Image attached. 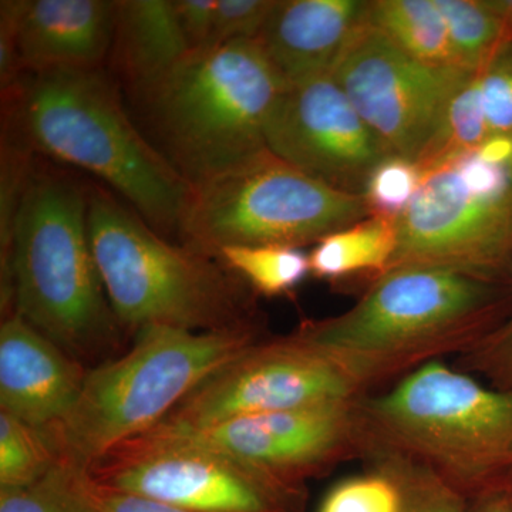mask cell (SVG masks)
<instances>
[{"mask_svg": "<svg viewBox=\"0 0 512 512\" xmlns=\"http://www.w3.org/2000/svg\"><path fill=\"white\" fill-rule=\"evenodd\" d=\"M511 286L434 266L390 268L348 311L292 333L365 394L427 363L470 355L512 316Z\"/></svg>", "mask_w": 512, "mask_h": 512, "instance_id": "obj_1", "label": "cell"}, {"mask_svg": "<svg viewBox=\"0 0 512 512\" xmlns=\"http://www.w3.org/2000/svg\"><path fill=\"white\" fill-rule=\"evenodd\" d=\"M33 153L82 168L121 197L158 231H178L191 184L128 116L120 87L99 69L23 74L2 94Z\"/></svg>", "mask_w": 512, "mask_h": 512, "instance_id": "obj_2", "label": "cell"}, {"mask_svg": "<svg viewBox=\"0 0 512 512\" xmlns=\"http://www.w3.org/2000/svg\"><path fill=\"white\" fill-rule=\"evenodd\" d=\"M83 363L119 338L89 234V190L60 171L33 167L8 259L2 306Z\"/></svg>", "mask_w": 512, "mask_h": 512, "instance_id": "obj_3", "label": "cell"}, {"mask_svg": "<svg viewBox=\"0 0 512 512\" xmlns=\"http://www.w3.org/2000/svg\"><path fill=\"white\" fill-rule=\"evenodd\" d=\"M372 448L429 468L468 501L512 478V387H487L444 360L356 402Z\"/></svg>", "mask_w": 512, "mask_h": 512, "instance_id": "obj_4", "label": "cell"}, {"mask_svg": "<svg viewBox=\"0 0 512 512\" xmlns=\"http://www.w3.org/2000/svg\"><path fill=\"white\" fill-rule=\"evenodd\" d=\"M89 234L104 291L123 325L208 332L261 323L255 292L231 269L165 241L97 187L89 190Z\"/></svg>", "mask_w": 512, "mask_h": 512, "instance_id": "obj_5", "label": "cell"}, {"mask_svg": "<svg viewBox=\"0 0 512 512\" xmlns=\"http://www.w3.org/2000/svg\"><path fill=\"white\" fill-rule=\"evenodd\" d=\"M261 329H138L133 348L89 370L73 409L47 427L63 463L86 471L117 444L154 429L212 373L265 339Z\"/></svg>", "mask_w": 512, "mask_h": 512, "instance_id": "obj_6", "label": "cell"}, {"mask_svg": "<svg viewBox=\"0 0 512 512\" xmlns=\"http://www.w3.org/2000/svg\"><path fill=\"white\" fill-rule=\"evenodd\" d=\"M285 87L256 40H237L188 53L137 100L158 150L194 185L265 150Z\"/></svg>", "mask_w": 512, "mask_h": 512, "instance_id": "obj_7", "label": "cell"}, {"mask_svg": "<svg viewBox=\"0 0 512 512\" xmlns=\"http://www.w3.org/2000/svg\"><path fill=\"white\" fill-rule=\"evenodd\" d=\"M367 217L363 195L313 180L265 148L191 185L177 232L187 247L217 258L232 245L301 249Z\"/></svg>", "mask_w": 512, "mask_h": 512, "instance_id": "obj_8", "label": "cell"}, {"mask_svg": "<svg viewBox=\"0 0 512 512\" xmlns=\"http://www.w3.org/2000/svg\"><path fill=\"white\" fill-rule=\"evenodd\" d=\"M84 473L94 483L188 512H305L306 484L156 426L107 451Z\"/></svg>", "mask_w": 512, "mask_h": 512, "instance_id": "obj_9", "label": "cell"}, {"mask_svg": "<svg viewBox=\"0 0 512 512\" xmlns=\"http://www.w3.org/2000/svg\"><path fill=\"white\" fill-rule=\"evenodd\" d=\"M363 396L345 370L291 333L259 340L220 367L160 426L197 430L251 414L355 403Z\"/></svg>", "mask_w": 512, "mask_h": 512, "instance_id": "obj_10", "label": "cell"}, {"mask_svg": "<svg viewBox=\"0 0 512 512\" xmlns=\"http://www.w3.org/2000/svg\"><path fill=\"white\" fill-rule=\"evenodd\" d=\"M471 73L407 56L365 19L343 46L330 76L387 154L416 163Z\"/></svg>", "mask_w": 512, "mask_h": 512, "instance_id": "obj_11", "label": "cell"}, {"mask_svg": "<svg viewBox=\"0 0 512 512\" xmlns=\"http://www.w3.org/2000/svg\"><path fill=\"white\" fill-rule=\"evenodd\" d=\"M396 228V252L390 268L434 266L508 282V272H512V192H474L451 161L424 173L419 191L397 218Z\"/></svg>", "mask_w": 512, "mask_h": 512, "instance_id": "obj_12", "label": "cell"}, {"mask_svg": "<svg viewBox=\"0 0 512 512\" xmlns=\"http://www.w3.org/2000/svg\"><path fill=\"white\" fill-rule=\"evenodd\" d=\"M265 143L313 180L355 195L389 156L330 74L285 87L266 121Z\"/></svg>", "mask_w": 512, "mask_h": 512, "instance_id": "obj_13", "label": "cell"}, {"mask_svg": "<svg viewBox=\"0 0 512 512\" xmlns=\"http://www.w3.org/2000/svg\"><path fill=\"white\" fill-rule=\"evenodd\" d=\"M356 402L251 414L197 430L165 429L224 451L272 476L306 484L308 478L343 461L365 458L366 434Z\"/></svg>", "mask_w": 512, "mask_h": 512, "instance_id": "obj_14", "label": "cell"}, {"mask_svg": "<svg viewBox=\"0 0 512 512\" xmlns=\"http://www.w3.org/2000/svg\"><path fill=\"white\" fill-rule=\"evenodd\" d=\"M83 363L8 313L0 328V409L30 426L47 429L62 421L82 393Z\"/></svg>", "mask_w": 512, "mask_h": 512, "instance_id": "obj_15", "label": "cell"}, {"mask_svg": "<svg viewBox=\"0 0 512 512\" xmlns=\"http://www.w3.org/2000/svg\"><path fill=\"white\" fill-rule=\"evenodd\" d=\"M367 6L365 0H276L255 40L286 86L302 83L332 72Z\"/></svg>", "mask_w": 512, "mask_h": 512, "instance_id": "obj_16", "label": "cell"}, {"mask_svg": "<svg viewBox=\"0 0 512 512\" xmlns=\"http://www.w3.org/2000/svg\"><path fill=\"white\" fill-rule=\"evenodd\" d=\"M116 18L111 0H26L18 35L22 73L103 67Z\"/></svg>", "mask_w": 512, "mask_h": 512, "instance_id": "obj_17", "label": "cell"}, {"mask_svg": "<svg viewBox=\"0 0 512 512\" xmlns=\"http://www.w3.org/2000/svg\"><path fill=\"white\" fill-rule=\"evenodd\" d=\"M190 52L174 0H120L110 62L134 99Z\"/></svg>", "mask_w": 512, "mask_h": 512, "instance_id": "obj_18", "label": "cell"}, {"mask_svg": "<svg viewBox=\"0 0 512 512\" xmlns=\"http://www.w3.org/2000/svg\"><path fill=\"white\" fill-rule=\"evenodd\" d=\"M396 245V220L370 215L316 242L311 275L335 285L366 279L370 286L389 271Z\"/></svg>", "mask_w": 512, "mask_h": 512, "instance_id": "obj_19", "label": "cell"}, {"mask_svg": "<svg viewBox=\"0 0 512 512\" xmlns=\"http://www.w3.org/2000/svg\"><path fill=\"white\" fill-rule=\"evenodd\" d=\"M366 20L407 56L429 66L460 69L434 0H372Z\"/></svg>", "mask_w": 512, "mask_h": 512, "instance_id": "obj_20", "label": "cell"}, {"mask_svg": "<svg viewBox=\"0 0 512 512\" xmlns=\"http://www.w3.org/2000/svg\"><path fill=\"white\" fill-rule=\"evenodd\" d=\"M365 473L345 478L330 488L318 512H406L403 464L390 451L372 448L363 458Z\"/></svg>", "mask_w": 512, "mask_h": 512, "instance_id": "obj_21", "label": "cell"}, {"mask_svg": "<svg viewBox=\"0 0 512 512\" xmlns=\"http://www.w3.org/2000/svg\"><path fill=\"white\" fill-rule=\"evenodd\" d=\"M456 56L457 66L480 72L511 32L495 0H434Z\"/></svg>", "mask_w": 512, "mask_h": 512, "instance_id": "obj_22", "label": "cell"}, {"mask_svg": "<svg viewBox=\"0 0 512 512\" xmlns=\"http://www.w3.org/2000/svg\"><path fill=\"white\" fill-rule=\"evenodd\" d=\"M490 137L480 76L474 72L454 94L436 134L416 163L424 174L437 165L450 163L454 158L477 151Z\"/></svg>", "mask_w": 512, "mask_h": 512, "instance_id": "obj_23", "label": "cell"}, {"mask_svg": "<svg viewBox=\"0 0 512 512\" xmlns=\"http://www.w3.org/2000/svg\"><path fill=\"white\" fill-rule=\"evenodd\" d=\"M218 261L231 269L258 295H285L311 275L309 255L278 245H232L220 249Z\"/></svg>", "mask_w": 512, "mask_h": 512, "instance_id": "obj_24", "label": "cell"}, {"mask_svg": "<svg viewBox=\"0 0 512 512\" xmlns=\"http://www.w3.org/2000/svg\"><path fill=\"white\" fill-rule=\"evenodd\" d=\"M60 463L46 429L0 412V490L35 483Z\"/></svg>", "mask_w": 512, "mask_h": 512, "instance_id": "obj_25", "label": "cell"}, {"mask_svg": "<svg viewBox=\"0 0 512 512\" xmlns=\"http://www.w3.org/2000/svg\"><path fill=\"white\" fill-rule=\"evenodd\" d=\"M0 512H94L84 471L57 464L35 483L0 490Z\"/></svg>", "mask_w": 512, "mask_h": 512, "instance_id": "obj_26", "label": "cell"}, {"mask_svg": "<svg viewBox=\"0 0 512 512\" xmlns=\"http://www.w3.org/2000/svg\"><path fill=\"white\" fill-rule=\"evenodd\" d=\"M423 175L420 165L412 160L384 157L373 168L363 192L370 215L397 220L419 191Z\"/></svg>", "mask_w": 512, "mask_h": 512, "instance_id": "obj_27", "label": "cell"}, {"mask_svg": "<svg viewBox=\"0 0 512 512\" xmlns=\"http://www.w3.org/2000/svg\"><path fill=\"white\" fill-rule=\"evenodd\" d=\"M478 76L491 136L512 137V28Z\"/></svg>", "mask_w": 512, "mask_h": 512, "instance_id": "obj_28", "label": "cell"}, {"mask_svg": "<svg viewBox=\"0 0 512 512\" xmlns=\"http://www.w3.org/2000/svg\"><path fill=\"white\" fill-rule=\"evenodd\" d=\"M392 453V451H390ZM396 454V453H394ZM399 456V454H396ZM407 488L406 512H467L470 501L429 468L399 456Z\"/></svg>", "mask_w": 512, "mask_h": 512, "instance_id": "obj_29", "label": "cell"}, {"mask_svg": "<svg viewBox=\"0 0 512 512\" xmlns=\"http://www.w3.org/2000/svg\"><path fill=\"white\" fill-rule=\"evenodd\" d=\"M275 2L276 0H218L208 47L237 40H255L271 15Z\"/></svg>", "mask_w": 512, "mask_h": 512, "instance_id": "obj_30", "label": "cell"}, {"mask_svg": "<svg viewBox=\"0 0 512 512\" xmlns=\"http://www.w3.org/2000/svg\"><path fill=\"white\" fill-rule=\"evenodd\" d=\"M26 0H2L0 3V84L2 94L15 89L22 79L18 35Z\"/></svg>", "mask_w": 512, "mask_h": 512, "instance_id": "obj_31", "label": "cell"}, {"mask_svg": "<svg viewBox=\"0 0 512 512\" xmlns=\"http://www.w3.org/2000/svg\"><path fill=\"white\" fill-rule=\"evenodd\" d=\"M458 360H463L458 367L483 370L500 379H507L512 367V316L480 348Z\"/></svg>", "mask_w": 512, "mask_h": 512, "instance_id": "obj_32", "label": "cell"}, {"mask_svg": "<svg viewBox=\"0 0 512 512\" xmlns=\"http://www.w3.org/2000/svg\"><path fill=\"white\" fill-rule=\"evenodd\" d=\"M84 487L94 512H188L141 495L103 487L90 480L86 473Z\"/></svg>", "mask_w": 512, "mask_h": 512, "instance_id": "obj_33", "label": "cell"}, {"mask_svg": "<svg viewBox=\"0 0 512 512\" xmlns=\"http://www.w3.org/2000/svg\"><path fill=\"white\" fill-rule=\"evenodd\" d=\"M218 0H174L178 23L190 52L210 46Z\"/></svg>", "mask_w": 512, "mask_h": 512, "instance_id": "obj_34", "label": "cell"}, {"mask_svg": "<svg viewBox=\"0 0 512 512\" xmlns=\"http://www.w3.org/2000/svg\"><path fill=\"white\" fill-rule=\"evenodd\" d=\"M467 512H512L510 490L507 485L491 488L468 503Z\"/></svg>", "mask_w": 512, "mask_h": 512, "instance_id": "obj_35", "label": "cell"}, {"mask_svg": "<svg viewBox=\"0 0 512 512\" xmlns=\"http://www.w3.org/2000/svg\"><path fill=\"white\" fill-rule=\"evenodd\" d=\"M476 153L487 163L512 168V137L491 136Z\"/></svg>", "mask_w": 512, "mask_h": 512, "instance_id": "obj_36", "label": "cell"}, {"mask_svg": "<svg viewBox=\"0 0 512 512\" xmlns=\"http://www.w3.org/2000/svg\"><path fill=\"white\" fill-rule=\"evenodd\" d=\"M498 8L504 13L505 19H507L508 25L512 28V0H495Z\"/></svg>", "mask_w": 512, "mask_h": 512, "instance_id": "obj_37", "label": "cell"}, {"mask_svg": "<svg viewBox=\"0 0 512 512\" xmlns=\"http://www.w3.org/2000/svg\"><path fill=\"white\" fill-rule=\"evenodd\" d=\"M507 380H508V382H510V383H508L507 387H512V367L510 370V375H508V377H507Z\"/></svg>", "mask_w": 512, "mask_h": 512, "instance_id": "obj_38", "label": "cell"}, {"mask_svg": "<svg viewBox=\"0 0 512 512\" xmlns=\"http://www.w3.org/2000/svg\"><path fill=\"white\" fill-rule=\"evenodd\" d=\"M508 490H510L511 507H512V478H511L510 483H508Z\"/></svg>", "mask_w": 512, "mask_h": 512, "instance_id": "obj_39", "label": "cell"}]
</instances>
